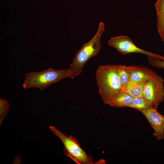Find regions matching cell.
<instances>
[{
	"mask_svg": "<svg viewBox=\"0 0 164 164\" xmlns=\"http://www.w3.org/2000/svg\"><path fill=\"white\" fill-rule=\"evenodd\" d=\"M119 65H100L96 73L98 92L105 104H108L113 97L121 91L118 69Z\"/></svg>",
	"mask_w": 164,
	"mask_h": 164,
	"instance_id": "cell-1",
	"label": "cell"
},
{
	"mask_svg": "<svg viewBox=\"0 0 164 164\" xmlns=\"http://www.w3.org/2000/svg\"><path fill=\"white\" fill-rule=\"evenodd\" d=\"M104 29V24L100 22L94 36L88 42L84 44L76 53L69 69L68 77L73 79L76 76L80 75L87 61L99 53L101 48V38Z\"/></svg>",
	"mask_w": 164,
	"mask_h": 164,
	"instance_id": "cell-2",
	"label": "cell"
},
{
	"mask_svg": "<svg viewBox=\"0 0 164 164\" xmlns=\"http://www.w3.org/2000/svg\"><path fill=\"white\" fill-rule=\"evenodd\" d=\"M49 127L54 135L57 136L63 143L64 149L63 153L77 164H106L104 160L97 162H93L92 157L88 155L81 148L77 140L71 135H66L55 127Z\"/></svg>",
	"mask_w": 164,
	"mask_h": 164,
	"instance_id": "cell-3",
	"label": "cell"
},
{
	"mask_svg": "<svg viewBox=\"0 0 164 164\" xmlns=\"http://www.w3.org/2000/svg\"><path fill=\"white\" fill-rule=\"evenodd\" d=\"M69 69L56 70L50 68L39 72H31L25 75L23 84L24 89L37 88L43 90L51 84L68 77Z\"/></svg>",
	"mask_w": 164,
	"mask_h": 164,
	"instance_id": "cell-4",
	"label": "cell"
},
{
	"mask_svg": "<svg viewBox=\"0 0 164 164\" xmlns=\"http://www.w3.org/2000/svg\"><path fill=\"white\" fill-rule=\"evenodd\" d=\"M164 82L162 77L156 74L145 83L143 97L156 109L164 99Z\"/></svg>",
	"mask_w": 164,
	"mask_h": 164,
	"instance_id": "cell-5",
	"label": "cell"
},
{
	"mask_svg": "<svg viewBox=\"0 0 164 164\" xmlns=\"http://www.w3.org/2000/svg\"><path fill=\"white\" fill-rule=\"evenodd\" d=\"M108 44L116 49L123 55L132 53H137L144 54L149 57L164 60L163 56L137 47L132 40L127 36H121L111 37L108 40Z\"/></svg>",
	"mask_w": 164,
	"mask_h": 164,
	"instance_id": "cell-6",
	"label": "cell"
},
{
	"mask_svg": "<svg viewBox=\"0 0 164 164\" xmlns=\"http://www.w3.org/2000/svg\"><path fill=\"white\" fill-rule=\"evenodd\" d=\"M153 108L138 110L143 115L153 129V135L158 140L164 138V115Z\"/></svg>",
	"mask_w": 164,
	"mask_h": 164,
	"instance_id": "cell-7",
	"label": "cell"
},
{
	"mask_svg": "<svg viewBox=\"0 0 164 164\" xmlns=\"http://www.w3.org/2000/svg\"><path fill=\"white\" fill-rule=\"evenodd\" d=\"M128 67L130 73L131 80L135 81L145 83L156 74L152 70L141 66L131 65Z\"/></svg>",
	"mask_w": 164,
	"mask_h": 164,
	"instance_id": "cell-8",
	"label": "cell"
},
{
	"mask_svg": "<svg viewBox=\"0 0 164 164\" xmlns=\"http://www.w3.org/2000/svg\"><path fill=\"white\" fill-rule=\"evenodd\" d=\"M133 97L124 91H121L117 94L108 104L117 108L128 107Z\"/></svg>",
	"mask_w": 164,
	"mask_h": 164,
	"instance_id": "cell-9",
	"label": "cell"
},
{
	"mask_svg": "<svg viewBox=\"0 0 164 164\" xmlns=\"http://www.w3.org/2000/svg\"><path fill=\"white\" fill-rule=\"evenodd\" d=\"M145 83L131 80L122 88L121 91H125L133 98L143 97Z\"/></svg>",
	"mask_w": 164,
	"mask_h": 164,
	"instance_id": "cell-10",
	"label": "cell"
},
{
	"mask_svg": "<svg viewBox=\"0 0 164 164\" xmlns=\"http://www.w3.org/2000/svg\"><path fill=\"white\" fill-rule=\"evenodd\" d=\"M155 7L157 17V28L162 39H164V0H157Z\"/></svg>",
	"mask_w": 164,
	"mask_h": 164,
	"instance_id": "cell-11",
	"label": "cell"
},
{
	"mask_svg": "<svg viewBox=\"0 0 164 164\" xmlns=\"http://www.w3.org/2000/svg\"><path fill=\"white\" fill-rule=\"evenodd\" d=\"M128 107L138 110L153 108L149 101L143 97L134 98Z\"/></svg>",
	"mask_w": 164,
	"mask_h": 164,
	"instance_id": "cell-12",
	"label": "cell"
},
{
	"mask_svg": "<svg viewBox=\"0 0 164 164\" xmlns=\"http://www.w3.org/2000/svg\"><path fill=\"white\" fill-rule=\"evenodd\" d=\"M118 74L123 88L131 80L130 73L128 66L119 65Z\"/></svg>",
	"mask_w": 164,
	"mask_h": 164,
	"instance_id": "cell-13",
	"label": "cell"
},
{
	"mask_svg": "<svg viewBox=\"0 0 164 164\" xmlns=\"http://www.w3.org/2000/svg\"><path fill=\"white\" fill-rule=\"evenodd\" d=\"M0 116L1 122H2V120L6 116L8 112L10 104L6 100L0 98Z\"/></svg>",
	"mask_w": 164,
	"mask_h": 164,
	"instance_id": "cell-14",
	"label": "cell"
},
{
	"mask_svg": "<svg viewBox=\"0 0 164 164\" xmlns=\"http://www.w3.org/2000/svg\"><path fill=\"white\" fill-rule=\"evenodd\" d=\"M147 58L149 63L152 66L158 68L164 69V60L149 56Z\"/></svg>",
	"mask_w": 164,
	"mask_h": 164,
	"instance_id": "cell-15",
	"label": "cell"
},
{
	"mask_svg": "<svg viewBox=\"0 0 164 164\" xmlns=\"http://www.w3.org/2000/svg\"><path fill=\"white\" fill-rule=\"evenodd\" d=\"M162 41H163V43L164 44V39H162Z\"/></svg>",
	"mask_w": 164,
	"mask_h": 164,
	"instance_id": "cell-16",
	"label": "cell"
}]
</instances>
